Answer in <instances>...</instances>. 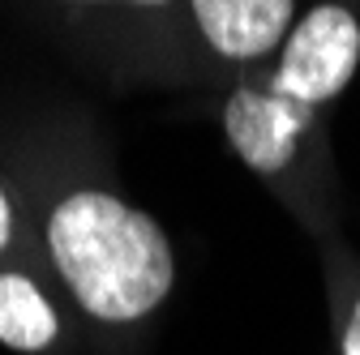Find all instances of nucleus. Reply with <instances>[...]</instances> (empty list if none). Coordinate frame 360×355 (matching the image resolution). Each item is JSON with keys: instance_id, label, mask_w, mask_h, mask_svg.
Wrapping results in <instances>:
<instances>
[{"instance_id": "obj_1", "label": "nucleus", "mask_w": 360, "mask_h": 355, "mask_svg": "<svg viewBox=\"0 0 360 355\" xmlns=\"http://www.w3.org/2000/svg\"><path fill=\"white\" fill-rule=\"evenodd\" d=\"M34 248L65 304L103 338L150 326L176 287V253L163 223L99 180H65L34 206Z\"/></svg>"}, {"instance_id": "obj_2", "label": "nucleus", "mask_w": 360, "mask_h": 355, "mask_svg": "<svg viewBox=\"0 0 360 355\" xmlns=\"http://www.w3.org/2000/svg\"><path fill=\"white\" fill-rule=\"evenodd\" d=\"M223 133L236 159L253 175H262L309 227L326 236L322 206L313 201L318 171L309 167V159H322V112L275 91L266 65H257L245 69L223 99Z\"/></svg>"}, {"instance_id": "obj_3", "label": "nucleus", "mask_w": 360, "mask_h": 355, "mask_svg": "<svg viewBox=\"0 0 360 355\" xmlns=\"http://www.w3.org/2000/svg\"><path fill=\"white\" fill-rule=\"evenodd\" d=\"M360 69V18L343 0H322L296 18L292 34L275 60L266 65V77L288 99L326 112Z\"/></svg>"}, {"instance_id": "obj_4", "label": "nucleus", "mask_w": 360, "mask_h": 355, "mask_svg": "<svg viewBox=\"0 0 360 355\" xmlns=\"http://www.w3.org/2000/svg\"><path fill=\"white\" fill-rule=\"evenodd\" d=\"M0 347L18 355H65L69 313L39 248L0 265Z\"/></svg>"}, {"instance_id": "obj_5", "label": "nucleus", "mask_w": 360, "mask_h": 355, "mask_svg": "<svg viewBox=\"0 0 360 355\" xmlns=\"http://www.w3.org/2000/svg\"><path fill=\"white\" fill-rule=\"evenodd\" d=\"M202 48L232 69L270 65L296 26V0H185Z\"/></svg>"}, {"instance_id": "obj_6", "label": "nucleus", "mask_w": 360, "mask_h": 355, "mask_svg": "<svg viewBox=\"0 0 360 355\" xmlns=\"http://www.w3.org/2000/svg\"><path fill=\"white\" fill-rule=\"evenodd\" d=\"M326 291L339 355H360V257H352L343 244H330L326 253Z\"/></svg>"}, {"instance_id": "obj_7", "label": "nucleus", "mask_w": 360, "mask_h": 355, "mask_svg": "<svg viewBox=\"0 0 360 355\" xmlns=\"http://www.w3.org/2000/svg\"><path fill=\"white\" fill-rule=\"evenodd\" d=\"M73 13H99V18H133V22H155L176 9H185V0H52Z\"/></svg>"}, {"instance_id": "obj_8", "label": "nucleus", "mask_w": 360, "mask_h": 355, "mask_svg": "<svg viewBox=\"0 0 360 355\" xmlns=\"http://www.w3.org/2000/svg\"><path fill=\"white\" fill-rule=\"evenodd\" d=\"M30 248H34V227L26 223L22 201L13 197V189L0 180V265L30 253Z\"/></svg>"}]
</instances>
